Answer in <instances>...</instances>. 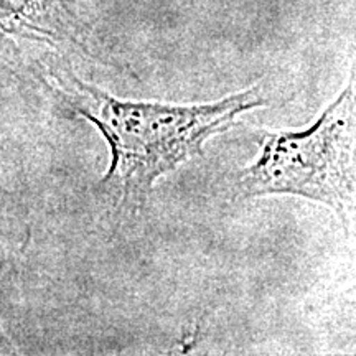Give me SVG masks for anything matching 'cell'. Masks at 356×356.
I'll return each mask as SVG.
<instances>
[{
	"mask_svg": "<svg viewBox=\"0 0 356 356\" xmlns=\"http://www.w3.org/2000/svg\"><path fill=\"white\" fill-rule=\"evenodd\" d=\"M33 81L104 137L111 160L97 188L118 220L139 215L160 178L203 155L211 137L229 131L249 111L269 106L259 86L200 104L121 99L68 66L44 71Z\"/></svg>",
	"mask_w": 356,
	"mask_h": 356,
	"instance_id": "cell-1",
	"label": "cell"
},
{
	"mask_svg": "<svg viewBox=\"0 0 356 356\" xmlns=\"http://www.w3.org/2000/svg\"><path fill=\"white\" fill-rule=\"evenodd\" d=\"M355 71L345 88L310 127L264 131L257 157L236 175L234 198L274 195L320 203L346 226L356 197Z\"/></svg>",
	"mask_w": 356,
	"mask_h": 356,
	"instance_id": "cell-2",
	"label": "cell"
},
{
	"mask_svg": "<svg viewBox=\"0 0 356 356\" xmlns=\"http://www.w3.org/2000/svg\"><path fill=\"white\" fill-rule=\"evenodd\" d=\"M0 61L30 78L63 66H114L96 51L79 0H0Z\"/></svg>",
	"mask_w": 356,
	"mask_h": 356,
	"instance_id": "cell-3",
	"label": "cell"
},
{
	"mask_svg": "<svg viewBox=\"0 0 356 356\" xmlns=\"http://www.w3.org/2000/svg\"><path fill=\"white\" fill-rule=\"evenodd\" d=\"M20 246L22 233L19 231V225H15L6 203L0 198V293H2L3 282L10 273L15 256L19 254Z\"/></svg>",
	"mask_w": 356,
	"mask_h": 356,
	"instance_id": "cell-4",
	"label": "cell"
},
{
	"mask_svg": "<svg viewBox=\"0 0 356 356\" xmlns=\"http://www.w3.org/2000/svg\"><path fill=\"white\" fill-rule=\"evenodd\" d=\"M17 351V345L8 335L6 327L2 323V317H0V355H12Z\"/></svg>",
	"mask_w": 356,
	"mask_h": 356,
	"instance_id": "cell-5",
	"label": "cell"
}]
</instances>
